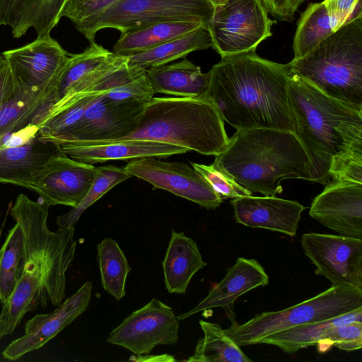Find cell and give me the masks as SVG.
I'll list each match as a JSON object with an SVG mask.
<instances>
[{
  "label": "cell",
  "mask_w": 362,
  "mask_h": 362,
  "mask_svg": "<svg viewBox=\"0 0 362 362\" xmlns=\"http://www.w3.org/2000/svg\"><path fill=\"white\" fill-rule=\"evenodd\" d=\"M49 208L39 199L33 201L20 194L10 210L22 230L23 254L16 288L0 313L7 334L26 313L49 303L58 305L65 298L66 274L76 249L75 228L52 231L47 226Z\"/></svg>",
  "instance_id": "cell-1"
},
{
  "label": "cell",
  "mask_w": 362,
  "mask_h": 362,
  "mask_svg": "<svg viewBox=\"0 0 362 362\" xmlns=\"http://www.w3.org/2000/svg\"><path fill=\"white\" fill-rule=\"evenodd\" d=\"M209 73L204 96L223 121L237 130L268 128L295 132L288 64L262 58L254 51L222 57Z\"/></svg>",
  "instance_id": "cell-2"
},
{
  "label": "cell",
  "mask_w": 362,
  "mask_h": 362,
  "mask_svg": "<svg viewBox=\"0 0 362 362\" xmlns=\"http://www.w3.org/2000/svg\"><path fill=\"white\" fill-rule=\"evenodd\" d=\"M251 193L275 197L287 179L312 181L308 156L294 133L268 128L238 129L212 163Z\"/></svg>",
  "instance_id": "cell-3"
},
{
  "label": "cell",
  "mask_w": 362,
  "mask_h": 362,
  "mask_svg": "<svg viewBox=\"0 0 362 362\" xmlns=\"http://www.w3.org/2000/svg\"><path fill=\"white\" fill-rule=\"evenodd\" d=\"M288 97L294 134L310 160L312 181L327 184L334 157L362 151V112L327 96L292 73Z\"/></svg>",
  "instance_id": "cell-4"
},
{
  "label": "cell",
  "mask_w": 362,
  "mask_h": 362,
  "mask_svg": "<svg viewBox=\"0 0 362 362\" xmlns=\"http://www.w3.org/2000/svg\"><path fill=\"white\" fill-rule=\"evenodd\" d=\"M125 139L163 142L206 156L218 155L229 141L223 119L205 96L153 98L136 129L119 140Z\"/></svg>",
  "instance_id": "cell-5"
},
{
  "label": "cell",
  "mask_w": 362,
  "mask_h": 362,
  "mask_svg": "<svg viewBox=\"0 0 362 362\" xmlns=\"http://www.w3.org/2000/svg\"><path fill=\"white\" fill-rule=\"evenodd\" d=\"M288 65L324 94L362 112V15Z\"/></svg>",
  "instance_id": "cell-6"
},
{
  "label": "cell",
  "mask_w": 362,
  "mask_h": 362,
  "mask_svg": "<svg viewBox=\"0 0 362 362\" xmlns=\"http://www.w3.org/2000/svg\"><path fill=\"white\" fill-rule=\"evenodd\" d=\"M362 307V289L332 286L290 308L264 312L239 325L233 320L225 332L239 346L259 344L267 335L296 326L318 322Z\"/></svg>",
  "instance_id": "cell-7"
},
{
  "label": "cell",
  "mask_w": 362,
  "mask_h": 362,
  "mask_svg": "<svg viewBox=\"0 0 362 362\" xmlns=\"http://www.w3.org/2000/svg\"><path fill=\"white\" fill-rule=\"evenodd\" d=\"M214 9L209 0H119L75 28L90 43L104 28L124 33L165 21H197L207 28Z\"/></svg>",
  "instance_id": "cell-8"
},
{
  "label": "cell",
  "mask_w": 362,
  "mask_h": 362,
  "mask_svg": "<svg viewBox=\"0 0 362 362\" xmlns=\"http://www.w3.org/2000/svg\"><path fill=\"white\" fill-rule=\"evenodd\" d=\"M275 23L260 0H225L214 6L207 30L212 47L222 57L256 51L272 35Z\"/></svg>",
  "instance_id": "cell-9"
},
{
  "label": "cell",
  "mask_w": 362,
  "mask_h": 362,
  "mask_svg": "<svg viewBox=\"0 0 362 362\" xmlns=\"http://www.w3.org/2000/svg\"><path fill=\"white\" fill-rule=\"evenodd\" d=\"M300 243L316 273L332 286L362 289V239L310 232Z\"/></svg>",
  "instance_id": "cell-10"
},
{
  "label": "cell",
  "mask_w": 362,
  "mask_h": 362,
  "mask_svg": "<svg viewBox=\"0 0 362 362\" xmlns=\"http://www.w3.org/2000/svg\"><path fill=\"white\" fill-rule=\"evenodd\" d=\"M179 327L173 309L153 298L127 316L110 333L107 341L134 354H146L157 346L176 344L179 341Z\"/></svg>",
  "instance_id": "cell-11"
},
{
  "label": "cell",
  "mask_w": 362,
  "mask_h": 362,
  "mask_svg": "<svg viewBox=\"0 0 362 362\" xmlns=\"http://www.w3.org/2000/svg\"><path fill=\"white\" fill-rule=\"evenodd\" d=\"M124 168L154 188L167 190L207 209L218 207L223 200L199 173L185 163L146 157L133 159Z\"/></svg>",
  "instance_id": "cell-12"
},
{
  "label": "cell",
  "mask_w": 362,
  "mask_h": 362,
  "mask_svg": "<svg viewBox=\"0 0 362 362\" xmlns=\"http://www.w3.org/2000/svg\"><path fill=\"white\" fill-rule=\"evenodd\" d=\"M70 55L50 35L1 54L16 86L24 88L59 82Z\"/></svg>",
  "instance_id": "cell-13"
},
{
  "label": "cell",
  "mask_w": 362,
  "mask_h": 362,
  "mask_svg": "<svg viewBox=\"0 0 362 362\" xmlns=\"http://www.w3.org/2000/svg\"><path fill=\"white\" fill-rule=\"evenodd\" d=\"M146 104L111 101L100 93L66 138L59 143L121 139L136 129Z\"/></svg>",
  "instance_id": "cell-14"
},
{
  "label": "cell",
  "mask_w": 362,
  "mask_h": 362,
  "mask_svg": "<svg viewBox=\"0 0 362 362\" xmlns=\"http://www.w3.org/2000/svg\"><path fill=\"white\" fill-rule=\"evenodd\" d=\"M98 167L75 160L64 153L51 159L29 187L49 206L76 207L83 199L96 175Z\"/></svg>",
  "instance_id": "cell-15"
},
{
  "label": "cell",
  "mask_w": 362,
  "mask_h": 362,
  "mask_svg": "<svg viewBox=\"0 0 362 362\" xmlns=\"http://www.w3.org/2000/svg\"><path fill=\"white\" fill-rule=\"evenodd\" d=\"M92 291V283L86 281L52 313L37 314L28 320L24 334L6 347L2 352L3 358L17 361L44 346L86 311L90 301Z\"/></svg>",
  "instance_id": "cell-16"
},
{
  "label": "cell",
  "mask_w": 362,
  "mask_h": 362,
  "mask_svg": "<svg viewBox=\"0 0 362 362\" xmlns=\"http://www.w3.org/2000/svg\"><path fill=\"white\" fill-rule=\"evenodd\" d=\"M309 215L339 235L362 239V183L328 182L313 200Z\"/></svg>",
  "instance_id": "cell-17"
},
{
  "label": "cell",
  "mask_w": 362,
  "mask_h": 362,
  "mask_svg": "<svg viewBox=\"0 0 362 362\" xmlns=\"http://www.w3.org/2000/svg\"><path fill=\"white\" fill-rule=\"evenodd\" d=\"M234 218L240 224L293 237L305 207L296 201L272 196H243L233 199Z\"/></svg>",
  "instance_id": "cell-18"
},
{
  "label": "cell",
  "mask_w": 362,
  "mask_h": 362,
  "mask_svg": "<svg viewBox=\"0 0 362 362\" xmlns=\"http://www.w3.org/2000/svg\"><path fill=\"white\" fill-rule=\"evenodd\" d=\"M64 154L88 164L146 157L166 158L188 152L178 146L146 139L59 143Z\"/></svg>",
  "instance_id": "cell-19"
},
{
  "label": "cell",
  "mask_w": 362,
  "mask_h": 362,
  "mask_svg": "<svg viewBox=\"0 0 362 362\" xmlns=\"http://www.w3.org/2000/svg\"><path fill=\"white\" fill-rule=\"evenodd\" d=\"M62 153L60 144L42 136L39 131L26 143L0 147V182L29 189L47 163Z\"/></svg>",
  "instance_id": "cell-20"
},
{
  "label": "cell",
  "mask_w": 362,
  "mask_h": 362,
  "mask_svg": "<svg viewBox=\"0 0 362 362\" xmlns=\"http://www.w3.org/2000/svg\"><path fill=\"white\" fill-rule=\"evenodd\" d=\"M125 60L95 42L81 53L71 54L57 86V102L67 94L89 90Z\"/></svg>",
  "instance_id": "cell-21"
},
{
  "label": "cell",
  "mask_w": 362,
  "mask_h": 362,
  "mask_svg": "<svg viewBox=\"0 0 362 362\" xmlns=\"http://www.w3.org/2000/svg\"><path fill=\"white\" fill-rule=\"evenodd\" d=\"M269 276L260 263L255 259L239 257L228 268L223 279L215 284L208 295L194 308L177 317L178 320L214 308L228 310L240 296L259 286H266Z\"/></svg>",
  "instance_id": "cell-22"
},
{
  "label": "cell",
  "mask_w": 362,
  "mask_h": 362,
  "mask_svg": "<svg viewBox=\"0 0 362 362\" xmlns=\"http://www.w3.org/2000/svg\"><path fill=\"white\" fill-rule=\"evenodd\" d=\"M58 82L39 88L16 86L12 96L0 107V138L37 126L57 102Z\"/></svg>",
  "instance_id": "cell-23"
},
{
  "label": "cell",
  "mask_w": 362,
  "mask_h": 362,
  "mask_svg": "<svg viewBox=\"0 0 362 362\" xmlns=\"http://www.w3.org/2000/svg\"><path fill=\"white\" fill-rule=\"evenodd\" d=\"M206 264L197 243L183 232L172 229L162 262L168 291L185 294L194 275Z\"/></svg>",
  "instance_id": "cell-24"
},
{
  "label": "cell",
  "mask_w": 362,
  "mask_h": 362,
  "mask_svg": "<svg viewBox=\"0 0 362 362\" xmlns=\"http://www.w3.org/2000/svg\"><path fill=\"white\" fill-rule=\"evenodd\" d=\"M146 72L154 94L202 97L204 96L210 81L209 71L203 73L199 66L187 59L154 67Z\"/></svg>",
  "instance_id": "cell-25"
},
{
  "label": "cell",
  "mask_w": 362,
  "mask_h": 362,
  "mask_svg": "<svg viewBox=\"0 0 362 362\" xmlns=\"http://www.w3.org/2000/svg\"><path fill=\"white\" fill-rule=\"evenodd\" d=\"M200 28L206 26L197 21H165L121 33L113 52L123 57L143 52Z\"/></svg>",
  "instance_id": "cell-26"
},
{
  "label": "cell",
  "mask_w": 362,
  "mask_h": 362,
  "mask_svg": "<svg viewBox=\"0 0 362 362\" xmlns=\"http://www.w3.org/2000/svg\"><path fill=\"white\" fill-rule=\"evenodd\" d=\"M353 322H362V307L331 319L281 330L264 337L259 344L274 345L285 353L292 354L317 345L328 329Z\"/></svg>",
  "instance_id": "cell-27"
},
{
  "label": "cell",
  "mask_w": 362,
  "mask_h": 362,
  "mask_svg": "<svg viewBox=\"0 0 362 362\" xmlns=\"http://www.w3.org/2000/svg\"><path fill=\"white\" fill-rule=\"evenodd\" d=\"M209 47H212L211 35L206 28H200L145 52L124 57L129 64L147 71Z\"/></svg>",
  "instance_id": "cell-28"
},
{
  "label": "cell",
  "mask_w": 362,
  "mask_h": 362,
  "mask_svg": "<svg viewBox=\"0 0 362 362\" xmlns=\"http://www.w3.org/2000/svg\"><path fill=\"white\" fill-rule=\"evenodd\" d=\"M204 333L188 362H252L220 325L200 320Z\"/></svg>",
  "instance_id": "cell-29"
},
{
  "label": "cell",
  "mask_w": 362,
  "mask_h": 362,
  "mask_svg": "<svg viewBox=\"0 0 362 362\" xmlns=\"http://www.w3.org/2000/svg\"><path fill=\"white\" fill-rule=\"evenodd\" d=\"M337 26L323 2L310 4L301 13L293 37V59L304 57L331 35Z\"/></svg>",
  "instance_id": "cell-30"
},
{
  "label": "cell",
  "mask_w": 362,
  "mask_h": 362,
  "mask_svg": "<svg viewBox=\"0 0 362 362\" xmlns=\"http://www.w3.org/2000/svg\"><path fill=\"white\" fill-rule=\"evenodd\" d=\"M67 0H25L9 27L14 38L24 35L33 28L37 37L50 35L62 18Z\"/></svg>",
  "instance_id": "cell-31"
},
{
  "label": "cell",
  "mask_w": 362,
  "mask_h": 362,
  "mask_svg": "<svg viewBox=\"0 0 362 362\" xmlns=\"http://www.w3.org/2000/svg\"><path fill=\"white\" fill-rule=\"evenodd\" d=\"M97 257L104 290L117 300L126 293L125 286L131 267L115 240L105 238L97 245Z\"/></svg>",
  "instance_id": "cell-32"
},
{
  "label": "cell",
  "mask_w": 362,
  "mask_h": 362,
  "mask_svg": "<svg viewBox=\"0 0 362 362\" xmlns=\"http://www.w3.org/2000/svg\"><path fill=\"white\" fill-rule=\"evenodd\" d=\"M132 175L124 168L113 165L100 166L88 192L81 202L64 214L58 216L56 223L59 228L74 226L82 214L112 187L127 180Z\"/></svg>",
  "instance_id": "cell-33"
},
{
  "label": "cell",
  "mask_w": 362,
  "mask_h": 362,
  "mask_svg": "<svg viewBox=\"0 0 362 362\" xmlns=\"http://www.w3.org/2000/svg\"><path fill=\"white\" fill-rule=\"evenodd\" d=\"M23 254V238L20 225L8 231L0 250V302L6 303L12 295L18 278Z\"/></svg>",
  "instance_id": "cell-34"
},
{
  "label": "cell",
  "mask_w": 362,
  "mask_h": 362,
  "mask_svg": "<svg viewBox=\"0 0 362 362\" xmlns=\"http://www.w3.org/2000/svg\"><path fill=\"white\" fill-rule=\"evenodd\" d=\"M318 350L324 352L331 346L352 351L362 347V322H353L328 329L323 339L317 343Z\"/></svg>",
  "instance_id": "cell-35"
},
{
  "label": "cell",
  "mask_w": 362,
  "mask_h": 362,
  "mask_svg": "<svg viewBox=\"0 0 362 362\" xmlns=\"http://www.w3.org/2000/svg\"><path fill=\"white\" fill-rule=\"evenodd\" d=\"M191 165L223 199L228 198L235 199L252 194V193L235 182L230 175L213 164L207 165L191 163Z\"/></svg>",
  "instance_id": "cell-36"
},
{
  "label": "cell",
  "mask_w": 362,
  "mask_h": 362,
  "mask_svg": "<svg viewBox=\"0 0 362 362\" xmlns=\"http://www.w3.org/2000/svg\"><path fill=\"white\" fill-rule=\"evenodd\" d=\"M329 176L335 180L362 183V151H349L334 157Z\"/></svg>",
  "instance_id": "cell-37"
},
{
  "label": "cell",
  "mask_w": 362,
  "mask_h": 362,
  "mask_svg": "<svg viewBox=\"0 0 362 362\" xmlns=\"http://www.w3.org/2000/svg\"><path fill=\"white\" fill-rule=\"evenodd\" d=\"M119 0H67L61 17L69 18L74 25L98 13Z\"/></svg>",
  "instance_id": "cell-38"
},
{
  "label": "cell",
  "mask_w": 362,
  "mask_h": 362,
  "mask_svg": "<svg viewBox=\"0 0 362 362\" xmlns=\"http://www.w3.org/2000/svg\"><path fill=\"white\" fill-rule=\"evenodd\" d=\"M322 2L335 23L337 30L362 15L361 0H324Z\"/></svg>",
  "instance_id": "cell-39"
},
{
  "label": "cell",
  "mask_w": 362,
  "mask_h": 362,
  "mask_svg": "<svg viewBox=\"0 0 362 362\" xmlns=\"http://www.w3.org/2000/svg\"><path fill=\"white\" fill-rule=\"evenodd\" d=\"M269 14L281 21H291L294 16L291 13L288 0H260Z\"/></svg>",
  "instance_id": "cell-40"
},
{
  "label": "cell",
  "mask_w": 362,
  "mask_h": 362,
  "mask_svg": "<svg viewBox=\"0 0 362 362\" xmlns=\"http://www.w3.org/2000/svg\"><path fill=\"white\" fill-rule=\"evenodd\" d=\"M15 90L16 85L11 73L4 61L0 67V107L12 96Z\"/></svg>",
  "instance_id": "cell-41"
},
{
  "label": "cell",
  "mask_w": 362,
  "mask_h": 362,
  "mask_svg": "<svg viewBox=\"0 0 362 362\" xmlns=\"http://www.w3.org/2000/svg\"><path fill=\"white\" fill-rule=\"evenodd\" d=\"M25 0H0V12L6 16H14Z\"/></svg>",
  "instance_id": "cell-42"
},
{
  "label": "cell",
  "mask_w": 362,
  "mask_h": 362,
  "mask_svg": "<svg viewBox=\"0 0 362 362\" xmlns=\"http://www.w3.org/2000/svg\"><path fill=\"white\" fill-rule=\"evenodd\" d=\"M130 360H133L135 361H176V359L172 355L169 354H162V355H148L146 354H141L137 356H132Z\"/></svg>",
  "instance_id": "cell-43"
},
{
  "label": "cell",
  "mask_w": 362,
  "mask_h": 362,
  "mask_svg": "<svg viewBox=\"0 0 362 362\" xmlns=\"http://www.w3.org/2000/svg\"><path fill=\"white\" fill-rule=\"evenodd\" d=\"M305 0H288V7L291 13L294 16L295 13L299 8V6L305 1Z\"/></svg>",
  "instance_id": "cell-44"
},
{
  "label": "cell",
  "mask_w": 362,
  "mask_h": 362,
  "mask_svg": "<svg viewBox=\"0 0 362 362\" xmlns=\"http://www.w3.org/2000/svg\"><path fill=\"white\" fill-rule=\"evenodd\" d=\"M6 335V322L4 317L0 314V339Z\"/></svg>",
  "instance_id": "cell-45"
},
{
  "label": "cell",
  "mask_w": 362,
  "mask_h": 362,
  "mask_svg": "<svg viewBox=\"0 0 362 362\" xmlns=\"http://www.w3.org/2000/svg\"><path fill=\"white\" fill-rule=\"evenodd\" d=\"M209 1L211 3V4L214 6V7L216 6L220 5L225 1V0H209Z\"/></svg>",
  "instance_id": "cell-46"
},
{
  "label": "cell",
  "mask_w": 362,
  "mask_h": 362,
  "mask_svg": "<svg viewBox=\"0 0 362 362\" xmlns=\"http://www.w3.org/2000/svg\"><path fill=\"white\" fill-rule=\"evenodd\" d=\"M4 58L2 57L1 54H0V67L1 66V65L4 64Z\"/></svg>",
  "instance_id": "cell-47"
}]
</instances>
